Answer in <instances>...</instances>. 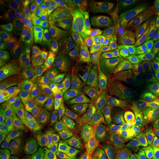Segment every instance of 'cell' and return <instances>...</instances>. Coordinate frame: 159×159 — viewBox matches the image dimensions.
I'll return each mask as SVG.
<instances>
[{"mask_svg":"<svg viewBox=\"0 0 159 159\" xmlns=\"http://www.w3.org/2000/svg\"><path fill=\"white\" fill-rule=\"evenodd\" d=\"M1 74L13 89L27 92L50 89L64 77L56 46L41 34H34L18 48Z\"/></svg>","mask_w":159,"mask_h":159,"instance_id":"obj_1","label":"cell"},{"mask_svg":"<svg viewBox=\"0 0 159 159\" xmlns=\"http://www.w3.org/2000/svg\"><path fill=\"white\" fill-rule=\"evenodd\" d=\"M53 105L52 129L70 140H80L97 110L94 97L78 78L64 75L50 87Z\"/></svg>","mask_w":159,"mask_h":159,"instance_id":"obj_2","label":"cell"},{"mask_svg":"<svg viewBox=\"0 0 159 159\" xmlns=\"http://www.w3.org/2000/svg\"><path fill=\"white\" fill-rule=\"evenodd\" d=\"M23 12L30 27L58 44L91 41L92 34L75 19L52 2H24Z\"/></svg>","mask_w":159,"mask_h":159,"instance_id":"obj_3","label":"cell"},{"mask_svg":"<svg viewBox=\"0 0 159 159\" xmlns=\"http://www.w3.org/2000/svg\"><path fill=\"white\" fill-rule=\"evenodd\" d=\"M1 113L10 121L45 131L53 118L51 96L48 92L41 91L19 98H5L1 100Z\"/></svg>","mask_w":159,"mask_h":159,"instance_id":"obj_4","label":"cell"},{"mask_svg":"<svg viewBox=\"0 0 159 159\" xmlns=\"http://www.w3.org/2000/svg\"><path fill=\"white\" fill-rule=\"evenodd\" d=\"M1 143L5 144L12 159H39L51 148V136L19 123L5 120L0 125Z\"/></svg>","mask_w":159,"mask_h":159,"instance_id":"obj_5","label":"cell"},{"mask_svg":"<svg viewBox=\"0 0 159 159\" xmlns=\"http://www.w3.org/2000/svg\"><path fill=\"white\" fill-rule=\"evenodd\" d=\"M118 119L112 108H97L84 131L77 159H99Z\"/></svg>","mask_w":159,"mask_h":159,"instance_id":"obj_6","label":"cell"},{"mask_svg":"<svg viewBox=\"0 0 159 159\" xmlns=\"http://www.w3.org/2000/svg\"><path fill=\"white\" fill-rule=\"evenodd\" d=\"M91 46L105 72L123 75L126 54L114 25L97 24L91 38Z\"/></svg>","mask_w":159,"mask_h":159,"instance_id":"obj_7","label":"cell"},{"mask_svg":"<svg viewBox=\"0 0 159 159\" xmlns=\"http://www.w3.org/2000/svg\"><path fill=\"white\" fill-rule=\"evenodd\" d=\"M152 26L143 11L134 6L120 23V40L126 53L143 54Z\"/></svg>","mask_w":159,"mask_h":159,"instance_id":"obj_8","label":"cell"},{"mask_svg":"<svg viewBox=\"0 0 159 159\" xmlns=\"http://www.w3.org/2000/svg\"><path fill=\"white\" fill-rule=\"evenodd\" d=\"M130 98L136 105L150 104L159 96V70L148 65L142 75L130 84H125Z\"/></svg>","mask_w":159,"mask_h":159,"instance_id":"obj_9","label":"cell"},{"mask_svg":"<svg viewBox=\"0 0 159 159\" xmlns=\"http://www.w3.org/2000/svg\"><path fill=\"white\" fill-rule=\"evenodd\" d=\"M57 47L64 75L78 78L81 65L93 52L92 46L87 41H71L60 43Z\"/></svg>","mask_w":159,"mask_h":159,"instance_id":"obj_10","label":"cell"},{"mask_svg":"<svg viewBox=\"0 0 159 159\" xmlns=\"http://www.w3.org/2000/svg\"><path fill=\"white\" fill-rule=\"evenodd\" d=\"M53 5L59 7L67 13L68 16L79 21L90 33L93 35L98 20V1H87V0H52Z\"/></svg>","mask_w":159,"mask_h":159,"instance_id":"obj_11","label":"cell"},{"mask_svg":"<svg viewBox=\"0 0 159 159\" xmlns=\"http://www.w3.org/2000/svg\"><path fill=\"white\" fill-rule=\"evenodd\" d=\"M99 159H133V151L129 146V140L120 119L116 123L113 132L102 148Z\"/></svg>","mask_w":159,"mask_h":159,"instance_id":"obj_12","label":"cell"},{"mask_svg":"<svg viewBox=\"0 0 159 159\" xmlns=\"http://www.w3.org/2000/svg\"><path fill=\"white\" fill-rule=\"evenodd\" d=\"M104 74H105V71L102 68L99 58L97 57L94 52H92L81 65L78 73V79L81 81V84L85 86L86 90L92 96L96 97L99 91Z\"/></svg>","mask_w":159,"mask_h":159,"instance_id":"obj_13","label":"cell"},{"mask_svg":"<svg viewBox=\"0 0 159 159\" xmlns=\"http://www.w3.org/2000/svg\"><path fill=\"white\" fill-rule=\"evenodd\" d=\"M133 127L134 134H143L159 129V104L134 105Z\"/></svg>","mask_w":159,"mask_h":159,"instance_id":"obj_14","label":"cell"},{"mask_svg":"<svg viewBox=\"0 0 159 159\" xmlns=\"http://www.w3.org/2000/svg\"><path fill=\"white\" fill-rule=\"evenodd\" d=\"M134 1L132 0H102L98 1L97 20L98 23L114 25L118 18L129 14L133 7Z\"/></svg>","mask_w":159,"mask_h":159,"instance_id":"obj_15","label":"cell"},{"mask_svg":"<svg viewBox=\"0 0 159 159\" xmlns=\"http://www.w3.org/2000/svg\"><path fill=\"white\" fill-rule=\"evenodd\" d=\"M137 159H159V129L134 134Z\"/></svg>","mask_w":159,"mask_h":159,"instance_id":"obj_16","label":"cell"},{"mask_svg":"<svg viewBox=\"0 0 159 159\" xmlns=\"http://www.w3.org/2000/svg\"><path fill=\"white\" fill-rule=\"evenodd\" d=\"M148 66L146 60L143 54L138 53H126L124 68H123V77L125 84H130L138 79Z\"/></svg>","mask_w":159,"mask_h":159,"instance_id":"obj_17","label":"cell"},{"mask_svg":"<svg viewBox=\"0 0 159 159\" xmlns=\"http://www.w3.org/2000/svg\"><path fill=\"white\" fill-rule=\"evenodd\" d=\"M143 56L148 63L159 67V30L156 26L151 30Z\"/></svg>","mask_w":159,"mask_h":159,"instance_id":"obj_18","label":"cell"},{"mask_svg":"<svg viewBox=\"0 0 159 159\" xmlns=\"http://www.w3.org/2000/svg\"><path fill=\"white\" fill-rule=\"evenodd\" d=\"M137 6L148 18L152 27L159 23V0H140L137 1Z\"/></svg>","mask_w":159,"mask_h":159,"instance_id":"obj_19","label":"cell"},{"mask_svg":"<svg viewBox=\"0 0 159 159\" xmlns=\"http://www.w3.org/2000/svg\"><path fill=\"white\" fill-rule=\"evenodd\" d=\"M39 159H74L72 153L61 145H53L48 148Z\"/></svg>","mask_w":159,"mask_h":159,"instance_id":"obj_20","label":"cell"},{"mask_svg":"<svg viewBox=\"0 0 159 159\" xmlns=\"http://www.w3.org/2000/svg\"><path fill=\"white\" fill-rule=\"evenodd\" d=\"M0 159H12L11 153L4 143H0Z\"/></svg>","mask_w":159,"mask_h":159,"instance_id":"obj_21","label":"cell"},{"mask_svg":"<svg viewBox=\"0 0 159 159\" xmlns=\"http://www.w3.org/2000/svg\"><path fill=\"white\" fill-rule=\"evenodd\" d=\"M154 102H157V104H159V96L157 97V98H156V100H154Z\"/></svg>","mask_w":159,"mask_h":159,"instance_id":"obj_22","label":"cell"},{"mask_svg":"<svg viewBox=\"0 0 159 159\" xmlns=\"http://www.w3.org/2000/svg\"><path fill=\"white\" fill-rule=\"evenodd\" d=\"M156 27H157V29H158V30H159V23H158V24H157V25H156Z\"/></svg>","mask_w":159,"mask_h":159,"instance_id":"obj_23","label":"cell"},{"mask_svg":"<svg viewBox=\"0 0 159 159\" xmlns=\"http://www.w3.org/2000/svg\"><path fill=\"white\" fill-rule=\"evenodd\" d=\"M158 70H159V67H158Z\"/></svg>","mask_w":159,"mask_h":159,"instance_id":"obj_24","label":"cell"}]
</instances>
